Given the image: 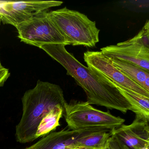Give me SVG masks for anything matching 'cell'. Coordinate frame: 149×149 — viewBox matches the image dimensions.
Returning <instances> with one entry per match:
<instances>
[{"mask_svg":"<svg viewBox=\"0 0 149 149\" xmlns=\"http://www.w3.org/2000/svg\"><path fill=\"white\" fill-rule=\"evenodd\" d=\"M66 46L47 43L40 48L60 63L67 70V74L74 79L85 92L89 104L116 109L124 114L128 111H133L129 101L108 78L96 70L83 65L67 51Z\"/></svg>","mask_w":149,"mask_h":149,"instance_id":"1","label":"cell"},{"mask_svg":"<svg viewBox=\"0 0 149 149\" xmlns=\"http://www.w3.org/2000/svg\"><path fill=\"white\" fill-rule=\"evenodd\" d=\"M22 115L16 126L15 138L21 143L36 139L37 128L43 118L57 105L64 107L66 102L59 85L38 80L33 88L27 91L22 98Z\"/></svg>","mask_w":149,"mask_h":149,"instance_id":"2","label":"cell"},{"mask_svg":"<svg viewBox=\"0 0 149 149\" xmlns=\"http://www.w3.org/2000/svg\"><path fill=\"white\" fill-rule=\"evenodd\" d=\"M49 13L69 45L93 47L99 42L100 29L87 15L66 7Z\"/></svg>","mask_w":149,"mask_h":149,"instance_id":"3","label":"cell"},{"mask_svg":"<svg viewBox=\"0 0 149 149\" xmlns=\"http://www.w3.org/2000/svg\"><path fill=\"white\" fill-rule=\"evenodd\" d=\"M63 116L68 128L73 130L98 128L112 130L123 124L125 120L91 106L87 102L73 100L66 103Z\"/></svg>","mask_w":149,"mask_h":149,"instance_id":"4","label":"cell"},{"mask_svg":"<svg viewBox=\"0 0 149 149\" xmlns=\"http://www.w3.org/2000/svg\"><path fill=\"white\" fill-rule=\"evenodd\" d=\"M18 37L26 44L40 48L47 43L69 44L50 18L47 11H43L18 25Z\"/></svg>","mask_w":149,"mask_h":149,"instance_id":"5","label":"cell"},{"mask_svg":"<svg viewBox=\"0 0 149 149\" xmlns=\"http://www.w3.org/2000/svg\"><path fill=\"white\" fill-rule=\"evenodd\" d=\"M63 3L55 1H0V17L3 24L16 28L38 14Z\"/></svg>","mask_w":149,"mask_h":149,"instance_id":"6","label":"cell"},{"mask_svg":"<svg viewBox=\"0 0 149 149\" xmlns=\"http://www.w3.org/2000/svg\"><path fill=\"white\" fill-rule=\"evenodd\" d=\"M84 59L88 67L99 71L112 83L149 97V92L117 68L101 51H86L84 54Z\"/></svg>","mask_w":149,"mask_h":149,"instance_id":"7","label":"cell"},{"mask_svg":"<svg viewBox=\"0 0 149 149\" xmlns=\"http://www.w3.org/2000/svg\"><path fill=\"white\" fill-rule=\"evenodd\" d=\"M149 122L136 116L131 124H123L112 130L111 136L119 147L140 149L149 146Z\"/></svg>","mask_w":149,"mask_h":149,"instance_id":"8","label":"cell"},{"mask_svg":"<svg viewBox=\"0 0 149 149\" xmlns=\"http://www.w3.org/2000/svg\"><path fill=\"white\" fill-rule=\"evenodd\" d=\"M101 52L109 59L128 62L149 72V49L142 45L126 41L102 48Z\"/></svg>","mask_w":149,"mask_h":149,"instance_id":"9","label":"cell"},{"mask_svg":"<svg viewBox=\"0 0 149 149\" xmlns=\"http://www.w3.org/2000/svg\"><path fill=\"white\" fill-rule=\"evenodd\" d=\"M98 131L110 130L98 128L77 130L64 128L61 130L50 133L34 144L24 149H72L77 145V140L83 134Z\"/></svg>","mask_w":149,"mask_h":149,"instance_id":"10","label":"cell"},{"mask_svg":"<svg viewBox=\"0 0 149 149\" xmlns=\"http://www.w3.org/2000/svg\"><path fill=\"white\" fill-rule=\"evenodd\" d=\"M109 59L113 65L125 76L149 92V72L128 62Z\"/></svg>","mask_w":149,"mask_h":149,"instance_id":"11","label":"cell"},{"mask_svg":"<svg viewBox=\"0 0 149 149\" xmlns=\"http://www.w3.org/2000/svg\"><path fill=\"white\" fill-rule=\"evenodd\" d=\"M132 106L136 116L149 121V97L113 84Z\"/></svg>","mask_w":149,"mask_h":149,"instance_id":"12","label":"cell"},{"mask_svg":"<svg viewBox=\"0 0 149 149\" xmlns=\"http://www.w3.org/2000/svg\"><path fill=\"white\" fill-rule=\"evenodd\" d=\"M64 107L57 105L52 109L43 118L37 128L36 138L47 135L60 126V120L63 114Z\"/></svg>","mask_w":149,"mask_h":149,"instance_id":"13","label":"cell"},{"mask_svg":"<svg viewBox=\"0 0 149 149\" xmlns=\"http://www.w3.org/2000/svg\"><path fill=\"white\" fill-rule=\"evenodd\" d=\"M111 136V131H98L83 134L77 140V145L91 149H102Z\"/></svg>","mask_w":149,"mask_h":149,"instance_id":"14","label":"cell"},{"mask_svg":"<svg viewBox=\"0 0 149 149\" xmlns=\"http://www.w3.org/2000/svg\"><path fill=\"white\" fill-rule=\"evenodd\" d=\"M149 21L147 20L140 32L133 38L126 41L130 43H137L149 49Z\"/></svg>","mask_w":149,"mask_h":149,"instance_id":"15","label":"cell"},{"mask_svg":"<svg viewBox=\"0 0 149 149\" xmlns=\"http://www.w3.org/2000/svg\"><path fill=\"white\" fill-rule=\"evenodd\" d=\"M10 75L9 70L8 69L4 68L0 70V87L4 85Z\"/></svg>","mask_w":149,"mask_h":149,"instance_id":"16","label":"cell"},{"mask_svg":"<svg viewBox=\"0 0 149 149\" xmlns=\"http://www.w3.org/2000/svg\"><path fill=\"white\" fill-rule=\"evenodd\" d=\"M102 149H120L114 139L111 136L105 146Z\"/></svg>","mask_w":149,"mask_h":149,"instance_id":"17","label":"cell"},{"mask_svg":"<svg viewBox=\"0 0 149 149\" xmlns=\"http://www.w3.org/2000/svg\"><path fill=\"white\" fill-rule=\"evenodd\" d=\"M72 149H91L87 147H83V146H76L74 148Z\"/></svg>","mask_w":149,"mask_h":149,"instance_id":"18","label":"cell"},{"mask_svg":"<svg viewBox=\"0 0 149 149\" xmlns=\"http://www.w3.org/2000/svg\"><path fill=\"white\" fill-rule=\"evenodd\" d=\"M119 147V146H118ZM120 149H129L128 148H125V147H119ZM140 149H149V146H145V147H143V148H141Z\"/></svg>","mask_w":149,"mask_h":149,"instance_id":"19","label":"cell"},{"mask_svg":"<svg viewBox=\"0 0 149 149\" xmlns=\"http://www.w3.org/2000/svg\"><path fill=\"white\" fill-rule=\"evenodd\" d=\"M4 68V67L1 65V61H0V70L1 69H2Z\"/></svg>","mask_w":149,"mask_h":149,"instance_id":"20","label":"cell"},{"mask_svg":"<svg viewBox=\"0 0 149 149\" xmlns=\"http://www.w3.org/2000/svg\"><path fill=\"white\" fill-rule=\"evenodd\" d=\"M1 22V17H0V23Z\"/></svg>","mask_w":149,"mask_h":149,"instance_id":"21","label":"cell"}]
</instances>
